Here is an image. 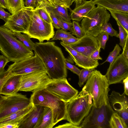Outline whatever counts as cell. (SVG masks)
Returning <instances> with one entry per match:
<instances>
[{
    "label": "cell",
    "mask_w": 128,
    "mask_h": 128,
    "mask_svg": "<svg viewBox=\"0 0 128 128\" xmlns=\"http://www.w3.org/2000/svg\"><path fill=\"white\" fill-rule=\"evenodd\" d=\"M24 0H6L7 9L12 14L25 6Z\"/></svg>",
    "instance_id": "cell-28"
},
{
    "label": "cell",
    "mask_w": 128,
    "mask_h": 128,
    "mask_svg": "<svg viewBox=\"0 0 128 128\" xmlns=\"http://www.w3.org/2000/svg\"><path fill=\"white\" fill-rule=\"evenodd\" d=\"M109 86L105 75L94 70L88 78L82 90L91 96L93 106L100 108L109 103Z\"/></svg>",
    "instance_id": "cell-3"
},
{
    "label": "cell",
    "mask_w": 128,
    "mask_h": 128,
    "mask_svg": "<svg viewBox=\"0 0 128 128\" xmlns=\"http://www.w3.org/2000/svg\"><path fill=\"white\" fill-rule=\"evenodd\" d=\"M122 53L126 60H128V37L127 38L124 46L123 48Z\"/></svg>",
    "instance_id": "cell-48"
},
{
    "label": "cell",
    "mask_w": 128,
    "mask_h": 128,
    "mask_svg": "<svg viewBox=\"0 0 128 128\" xmlns=\"http://www.w3.org/2000/svg\"><path fill=\"white\" fill-rule=\"evenodd\" d=\"M114 112L109 102L100 108L92 105L80 126L81 128H110L109 121Z\"/></svg>",
    "instance_id": "cell-8"
},
{
    "label": "cell",
    "mask_w": 128,
    "mask_h": 128,
    "mask_svg": "<svg viewBox=\"0 0 128 128\" xmlns=\"http://www.w3.org/2000/svg\"><path fill=\"white\" fill-rule=\"evenodd\" d=\"M58 18L60 23L61 28L66 31L69 30L72 33L73 31L72 22H67L59 18Z\"/></svg>",
    "instance_id": "cell-39"
},
{
    "label": "cell",
    "mask_w": 128,
    "mask_h": 128,
    "mask_svg": "<svg viewBox=\"0 0 128 128\" xmlns=\"http://www.w3.org/2000/svg\"><path fill=\"white\" fill-rule=\"evenodd\" d=\"M124 92L120 94L113 91L108 96L110 104L114 112H116L128 124V98Z\"/></svg>",
    "instance_id": "cell-15"
},
{
    "label": "cell",
    "mask_w": 128,
    "mask_h": 128,
    "mask_svg": "<svg viewBox=\"0 0 128 128\" xmlns=\"http://www.w3.org/2000/svg\"><path fill=\"white\" fill-rule=\"evenodd\" d=\"M34 9L25 6L12 14L3 26L12 32L24 33L28 27Z\"/></svg>",
    "instance_id": "cell-11"
},
{
    "label": "cell",
    "mask_w": 128,
    "mask_h": 128,
    "mask_svg": "<svg viewBox=\"0 0 128 128\" xmlns=\"http://www.w3.org/2000/svg\"><path fill=\"white\" fill-rule=\"evenodd\" d=\"M0 7L7 9L6 0H0Z\"/></svg>",
    "instance_id": "cell-52"
},
{
    "label": "cell",
    "mask_w": 128,
    "mask_h": 128,
    "mask_svg": "<svg viewBox=\"0 0 128 128\" xmlns=\"http://www.w3.org/2000/svg\"><path fill=\"white\" fill-rule=\"evenodd\" d=\"M0 51L9 60L14 62L31 57L34 55L12 33L3 26H0Z\"/></svg>",
    "instance_id": "cell-2"
},
{
    "label": "cell",
    "mask_w": 128,
    "mask_h": 128,
    "mask_svg": "<svg viewBox=\"0 0 128 128\" xmlns=\"http://www.w3.org/2000/svg\"><path fill=\"white\" fill-rule=\"evenodd\" d=\"M124 86V92L127 96L128 95V77L123 80Z\"/></svg>",
    "instance_id": "cell-51"
},
{
    "label": "cell",
    "mask_w": 128,
    "mask_h": 128,
    "mask_svg": "<svg viewBox=\"0 0 128 128\" xmlns=\"http://www.w3.org/2000/svg\"><path fill=\"white\" fill-rule=\"evenodd\" d=\"M44 88L66 103L75 98L78 93V91L69 84L66 78L51 80Z\"/></svg>",
    "instance_id": "cell-10"
},
{
    "label": "cell",
    "mask_w": 128,
    "mask_h": 128,
    "mask_svg": "<svg viewBox=\"0 0 128 128\" xmlns=\"http://www.w3.org/2000/svg\"><path fill=\"white\" fill-rule=\"evenodd\" d=\"M50 80L46 71L35 72L22 75L19 90L32 92L45 88Z\"/></svg>",
    "instance_id": "cell-13"
},
{
    "label": "cell",
    "mask_w": 128,
    "mask_h": 128,
    "mask_svg": "<svg viewBox=\"0 0 128 128\" xmlns=\"http://www.w3.org/2000/svg\"><path fill=\"white\" fill-rule=\"evenodd\" d=\"M70 32H68L62 29H58L56 32L53 37L51 39L50 41L60 40L62 38L74 37Z\"/></svg>",
    "instance_id": "cell-31"
},
{
    "label": "cell",
    "mask_w": 128,
    "mask_h": 128,
    "mask_svg": "<svg viewBox=\"0 0 128 128\" xmlns=\"http://www.w3.org/2000/svg\"><path fill=\"white\" fill-rule=\"evenodd\" d=\"M68 45L77 52L89 57L93 52L100 47L96 37L86 34L75 42Z\"/></svg>",
    "instance_id": "cell-16"
},
{
    "label": "cell",
    "mask_w": 128,
    "mask_h": 128,
    "mask_svg": "<svg viewBox=\"0 0 128 128\" xmlns=\"http://www.w3.org/2000/svg\"><path fill=\"white\" fill-rule=\"evenodd\" d=\"M52 0L54 1H54H55V0Z\"/></svg>",
    "instance_id": "cell-54"
},
{
    "label": "cell",
    "mask_w": 128,
    "mask_h": 128,
    "mask_svg": "<svg viewBox=\"0 0 128 128\" xmlns=\"http://www.w3.org/2000/svg\"><path fill=\"white\" fill-rule=\"evenodd\" d=\"M93 104L91 96L82 90L66 106L65 120L79 126L89 113Z\"/></svg>",
    "instance_id": "cell-5"
},
{
    "label": "cell",
    "mask_w": 128,
    "mask_h": 128,
    "mask_svg": "<svg viewBox=\"0 0 128 128\" xmlns=\"http://www.w3.org/2000/svg\"></svg>",
    "instance_id": "cell-56"
},
{
    "label": "cell",
    "mask_w": 128,
    "mask_h": 128,
    "mask_svg": "<svg viewBox=\"0 0 128 128\" xmlns=\"http://www.w3.org/2000/svg\"><path fill=\"white\" fill-rule=\"evenodd\" d=\"M34 106L32 103L25 108L15 112L0 120V125L8 123H19L24 116L32 110Z\"/></svg>",
    "instance_id": "cell-22"
},
{
    "label": "cell",
    "mask_w": 128,
    "mask_h": 128,
    "mask_svg": "<svg viewBox=\"0 0 128 128\" xmlns=\"http://www.w3.org/2000/svg\"><path fill=\"white\" fill-rule=\"evenodd\" d=\"M13 75V74L7 70L0 74V94L4 84L9 78Z\"/></svg>",
    "instance_id": "cell-37"
},
{
    "label": "cell",
    "mask_w": 128,
    "mask_h": 128,
    "mask_svg": "<svg viewBox=\"0 0 128 128\" xmlns=\"http://www.w3.org/2000/svg\"><path fill=\"white\" fill-rule=\"evenodd\" d=\"M65 64L66 69L70 70L73 73L76 74L78 76L79 75L80 72V70L75 66L70 63L66 59L65 60Z\"/></svg>",
    "instance_id": "cell-40"
},
{
    "label": "cell",
    "mask_w": 128,
    "mask_h": 128,
    "mask_svg": "<svg viewBox=\"0 0 128 128\" xmlns=\"http://www.w3.org/2000/svg\"><path fill=\"white\" fill-rule=\"evenodd\" d=\"M11 15L5 11L3 8L0 7V18L6 22Z\"/></svg>",
    "instance_id": "cell-44"
},
{
    "label": "cell",
    "mask_w": 128,
    "mask_h": 128,
    "mask_svg": "<svg viewBox=\"0 0 128 128\" xmlns=\"http://www.w3.org/2000/svg\"><path fill=\"white\" fill-rule=\"evenodd\" d=\"M73 31L72 33L73 35L75 36L77 38H80L84 36L85 34L80 24L77 22L73 20Z\"/></svg>",
    "instance_id": "cell-34"
},
{
    "label": "cell",
    "mask_w": 128,
    "mask_h": 128,
    "mask_svg": "<svg viewBox=\"0 0 128 128\" xmlns=\"http://www.w3.org/2000/svg\"><path fill=\"white\" fill-rule=\"evenodd\" d=\"M55 128H81L80 126H75L70 122L66 123L65 124L59 125Z\"/></svg>",
    "instance_id": "cell-47"
},
{
    "label": "cell",
    "mask_w": 128,
    "mask_h": 128,
    "mask_svg": "<svg viewBox=\"0 0 128 128\" xmlns=\"http://www.w3.org/2000/svg\"><path fill=\"white\" fill-rule=\"evenodd\" d=\"M60 44L78 66L84 69H95L99 65L98 60H94L77 52L62 41Z\"/></svg>",
    "instance_id": "cell-17"
},
{
    "label": "cell",
    "mask_w": 128,
    "mask_h": 128,
    "mask_svg": "<svg viewBox=\"0 0 128 128\" xmlns=\"http://www.w3.org/2000/svg\"><path fill=\"white\" fill-rule=\"evenodd\" d=\"M45 106L34 105L32 110L26 114L18 123V128H35Z\"/></svg>",
    "instance_id": "cell-18"
},
{
    "label": "cell",
    "mask_w": 128,
    "mask_h": 128,
    "mask_svg": "<svg viewBox=\"0 0 128 128\" xmlns=\"http://www.w3.org/2000/svg\"><path fill=\"white\" fill-rule=\"evenodd\" d=\"M35 43L34 53L42 61L50 78L56 80L66 78V59L61 48L56 46L54 41Z\"/></svg>",
    "instance_id": "cell-1"
},
{
    "label": "cell",
    "mask_w": 128,
    "mask_h": 128,
    "mask_svg": "<svg viewBox=\"0 0 128 128\" xmlns=\"http://www.w3.org/2000/svg\"><path fill=\"white\" fill-rule=\"evenodd\" d=\"M30 98L17 93L10 95L0 94V120L30 105Z\"/></svg>",
    "instance_id": "cell-9"
},
{
    "label": "cell",
    "mask_w": 128,
    "mask_h": 128,
    "mask_svg": "<svg viewBox=\"0 0 128 128\" xmlns=\"http://www.w3.org/2000/svg\"></svg>",
    "instance_id": "cell-55"
},
{
    "label": "cell",
    "mask_w": 128,
    "mask_h": 128,
    "mask_svg": "<svg viewBox=\"0 0 128 128\" xmlns=\"http://www.w3.org/2000/svg\"><path fill=\"white\" fill-rule=\"evenodd\" d=\"M34 10L37 12L42 20L48 23H52L50 13L46 6H40L35 8Z\"/></svg>",
    "instance_id": "cell-29"
},
{
    "label": "cell",
    "mask_w": 128,
    "mask_h": 128,
    "mask_svg": "<svg viewBox=\"0 0 128 128\" xmlns=\"http://www.w3.org/2000/svg\"><path fill=\"white\" fill-rule=\"evenodd\" d=\"M30 99L34 105L49 107L52 110L53 124L65 120L66 103L52 94L44 88L32 92Z\"/></svg>",
    "instance_id": "cell-4"
},
{
    "label": "cell",
    "mask_w": 128,
    "mask_h": 128,
    "mask_svg": "<svg viewBox=\"0 0 128 128\" xmlns=\"http://www.w3.org/2000/svg\"><path fill=\"white\" fill-rule=\"evenodd\" d=\"M110 17L106 9L97 5L84 16L80 26L85 34L96 37L101 32L103 25L108 22Z\"/></svg>",
    "instance_id": "cell-6"
},
{
    "label": "cell",
    "mask_w": 128,
    "mask_h": 128,
    "mask_svg": "<svg viewBox=\"0 0 128 128\" xmlns=\"http://www.w3.org/2000/svg\"><path fill=\"white\" fill-rule=\"evenodd\" d=\"M46 8L58 18L65 21L71 22L70 16L68 14L67 8L65 6L55 4V7Z\"/></svg>",
    "instance_id": "cell-24"
},
{
    "label": "cell",
    "mask_w": 128,
    "mask_h": 128,
    "mask_svg": "<svg viewBox=\"0 0 128 128\" xmlns=\"http://www.w3.org/2000/svg\"><path fill=\"white\" fill-rule=\"evenodd\" d=\"M24 2L25 6L31 7L34 9L36 6V0H25Z\"/></svg>",
    "instance_id": "cell-49"
},
{
    "label": "cell",
    "mask_w": 128,
    "mask_h": 128,
    "mask_svg": "<svg viewBox=\"0 0 128 128\" xmlns=\"http://www.w3.org/2000/svg\"><path fill=\"white\" fill-rule=\"evenodd\" d=\"M109 34L105 32H101L96 36L99 46L101 48L105 49L106 45L109 38Z\"/></svg>",
    "instance_id": "cell-35"
},
{
    "label": "cell",
    "mask_w": 128,
    "mask_h": 128,
    "mask_svg": "<svg viewBox=\"0 0 128 128\" xmlns=\"http://www.w3.org/2000/svg\"><path fill=\"white\" fill-rule=\"evenodd\" d=\"M105 75L109 85L120 83L128 77V60L122 53L110 64Z\"/></svg>",
    "instance_id": "cell-14"
},
{
    "label": "cell",
    "mask_w": 128,
    "mask_h": 128,
    "mask_svg": "<svg viewBox=\"0 0 128 128\" xmlns=\"http://www.w3.org/2000/svg\"><path fill=\"white\" fill-rule=\"evenodd\" d=\"M94 70L95 69H83L80 70V73L78 76L79 81L78 84L80 87H81L84 84Z\"/></svg>",
    "instance_id": "cell-30"
},
{
    "label": "cell",
    "mask_w": 128,
    "mask_h": 128,
    "mask_svg": "<svg viewBox=\"0 0 128 128\" xmlns=\"http://www.w3.org/2000/svg\"><path fill=\"white\" fill-rule=\"evenodd\" d=\"M121 50V48L119 45L117 44H116L114 49L110 53L106 60L100 64H102L106 62L111 64L118 56Z\"/></svg>",
    "instance_id": "cell-32"
},
{
    "label": "cell",
    "mask_w": 128,
    "mask_h": 128,
    "mask_svg": "<svg viewBox=\"0 0 128 128\" xmlns=\"http://www.w3.org/2000/svg\"><path fill=\"white\" fill-rule=\"evenodd\" d=\"M54 3L64 6L69 9L70 8V6L72 4L71 0H55Z\"/></svg>",
    "instance_id": "cell-43"
},
{
    "label": "cell",
    "mask_w": 128,
    "mask_h": 128,
    "mask_svg": "<svg viewBox=\"0 0 128 128\" xmlns=\"http://www.w3.org/2000/svg\"><path fill=\"white\" fill-rule=\"evenodd\" d=\"M119 30L118 37L120 39L119 44L122 48H124L127 38L128 37V33L117 22Z\"/></svg>",
    "instance_id": "cell-33"
},
{
    "label": "cell",
    "mask_w": 128,
    "mask_h": 128,
    "mask_svg": "<svg viewBox=\"0 0 128 128\" xmlns=\"http://www.w3.org/2000/svg\"><path fill=\"white\" fill-rule=\"evenodd\" d=\"M21 75H13L9 78L3 86L0 94L4 95H12L19 91Z\"/></svg>",
    "instance_id": "cell-21"
},
{
    "label": "cell",
    "mask_w": 128,
    "mask_h": 128,
    "mask_svg": "<svg viewBox=\"0 0 128 128\" xmlns=\"http://www.w3.org/2000/svg\"><path fill=\"white\" fill-rule=\"evenodd\" d=\"M7 70L14 75H23L32 72L46 71L44 66L36 54L32 57L14 62L8 66Z\"/></svg>",
    "instance_id": "cell-12"
},
{
    "label": "cell",
    "mask_w": 128,
    "mask_h": 128,
    "mask_svg": "<svg viewBox=\"0 0 128 128\" xmlns=\"http://www.w3.org/2000/svg\"><path fill=\"white\" fill-rule=\"evenodd\" d=\"M84 0H71L72 3L74 2L76 4V6L80 4Z\"/></svg>",
    "instance_id": "cell-53"
},
{
    "label": "cell",
    "mask_w": 128,
    "mask_h": 128,
    "mask_svg": "<svg viewBox=\"0 0 128 128\" xmlns=\"http://www.w3.org/2000/svg\"><path fill=\"white\" fill-rule=\"evenodd\" d=\"M95 5L93 0H84L80 4L76 6L74 10L70 9L71 12L70 16L71 20L80 22L85 16L96 7Z\"/></svg>",
    "instance_id": "cell-19"
},
{
    "label": "cell",
    "mask_w": 128,
    "mask_h": 128,
    "mask_svg": "<svg viewBox=\"0 0 128 128\" xmlns=\"http://www.w3.org/2000/svg\"><path fill=\"white\" fill-rule=\"evenodd\" d=\"M110 128H128L124 120L116 112H114L109 122Z\"/></svg>",
    "instance_id": "cell-26"
},
{
    "label": "cell",
    "mask_w": 128,
    "mask_h": 128,
    "mask_svg": "<svg viewBox=\"0 0 128 128\" xmlns=\"http://www.w3.org/2000/svg\"><path fill=\"white\" fill-rule=\"evenodd\" d=\"M10 61L4 55H0V74L4 70V68Z\"/></svg>",
    "instance_id": "cell-42"
},
{
    "label": "cell",
    "mask_w": 128,
    "mask_h": 128,
    "mask_svg": "<svg viewBox=\"0 0 128 128\" xmlns=\"http://www.w3.org/2000/svg\"><path fill=\"white\" fill-rule=\"evenodd\" d=\"M105 32L111 36H114L118 37V34L117 32L114 30L110 23H105L102 26L101 32Z\"/></svg>",
    "instance_id": "cell-36"
},
{
    "label": "cell",
    "mask_w": 128,
    "mask_h": 128,
    "mask_svg": "<svg viewBox=\"0 0 128 128\" xmlns=\"http://www.w3.org/2000/svg\"><path fill=\"white\" fill-rule=\"evenodd\" d=\"M23 33L42 42L45 40H50L55 32L52 23H48L42 20L34 9L28 27Z\"/></svg>",
    "instance_id": "cell-7"
},
{
    "label": "cell",
    "mask_w": 128,
    "mask_h": 128,
    "mask_svg": "<svg viewBox=\"0 0 128 128\" xmlns=\"http://www.w3.org/2000/svg\"><path fill=\"white\" fill-rule=\"evenodd\" d=\"M45 6L47 8L55 7V4L52 0H36V8Z\"/></svg>",
    "instance_id": "cell-38"
},
{
    "label": "cell",
    "mask_w": 128,
    "mask_h": 128,
    "mask_svg": "<svg viewBox=\"0 0 128 128\" xmlns=\"http://www.w3.org/2000/svg\"><path fill=\"white\" fill-rule=\"evenodd\" d=\"M111 16L128 33V13L109 10Z\"/></svg>",
    "instance_id": "cell-25"
},
{
    "label": "cell",
    "mask_w": 128,
    "mask_h": 128,
    "mask_svg": "<svg viewBox=\"0 0 128 128\" xmlns=\"http://www.w3.org/2000/svg\"><path fill=\"white\" fill-rule=\"evenodd\" d=\"M48 10L50 13V16L52 21V23L54 27L57 29H60L61 28L58 18L51 11Z\"/></svg>",
    "instance_id": "cell-41"
},
{
    "label": "cell",
    "mask_w": 128,
    "mask_h": 128,
    "mask_svg": "<svg viewBox=\"0 0 128 128\" xmlns=\"http://www.w3.org/2000/svg\"></svg>",
    "instance_id": "cell-57"
},
{
    "label": "cell",
    "mask_w": 128,
    "mask_h": 128,
    "mask_svg": "<svg viewBox=\"0 0 128 128\" xmlns=\"http://www.w3.org/2000/svg\"><path fill=\"white\" fill-rule=\"evenodd\" d=\"M79 38L76 37L62 38L61 40L66 44L68 45L73 44L77 41Z\"/></svg>",
    "instance_id": "cell-46"
},
{
    "label": "cell",
    "mask_w": 128,
    "mask_h": 128,
    "mask_svg": "<svg viewBox=\"0 0 128 128\" xmlns=\"http://www.w3.org/2000/svg\"><path fill=\"white\" fill-rule=\"evenodd\" d=\"M18 123H8L0 125V128H18Z\"/></svg>",
    "instance_id": "cell-50"
},
{
    "label": "cell",
    "mask_w": 128,
    "mask_h": 128,
    "mask_svg": "<svg viewBox=\"0 0 128 128\" xmlns=\"http://www.w3.org/2000/svg\"><path fill=\"white\" fill-rule=\"evenodd\" d=\"M53 112L50 108L45 106L44 110L35 128H52L53 124Z\"/></svg>",
    "instance_id": "cell-23"
},
{
    "label": "cell",
    "mask_w": 128,
    "mask_h": 128,
    "mask_svg": "<svg viewBox=\"0 0 128 128\" xmlns=\"http://www.w3.org/2000/svg\"><path fill=\"white\" fill-rule=\"evenodd\" d=\"M100 47L99 48L90 54V57L92 59L97 60H102V58L100 56L99 53L100 51Z\"/></svg>",
    "instance_id": "cell-45"
},
{
    "label": "cell",
    "mask_w": 128,
    "mask_h": 128,
    "mask_svg": "<svg viewBox=\"0 0 128 128\" xmlns=\"http://www.w3.org/2000/svg\"><path fill=\"white\" fill-rule=\"evenodd\" d=\"M93 2L107 10L128 13V0H94Z\"/></svg>",
    "instance_id": "cell-20"
},
{
    "label": "cell",
    "mask_w": 128,
    "mask_h": 128,
    "mask_svg": "<svg viewBox=\"0 0 128 128\" xmlns=\"http://www.w3.org/2000/svg\"><path fill=\"white\" fill-rule=\"evenodd\" d=\"M12 32L13 35L28 48L31 51L34 50L35 43L31 40L28 35L24 34H22L18 32Z\"/></svg>",
    "instance_id": "cell-27"
}]
</instances>
